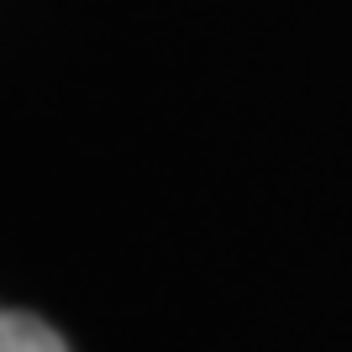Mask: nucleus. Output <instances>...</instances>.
Masks as SVG:
<instances>
[{
	"instance_id": "f257e3e1",
	"label": "nucleus",
	"mask_w": 352,
	"mask_h": 352,
	"mask_svg": "<svg viewBox=\"0 0 352 352\" xmlns=\"http://www.w3.org/2000/svg\"><path fill=\"white\" fill-rule=\"evenodd\" d=\"M0 352H69V347H63V337L43 316L0 305Z\"/></svg>"
}]
</instances>
